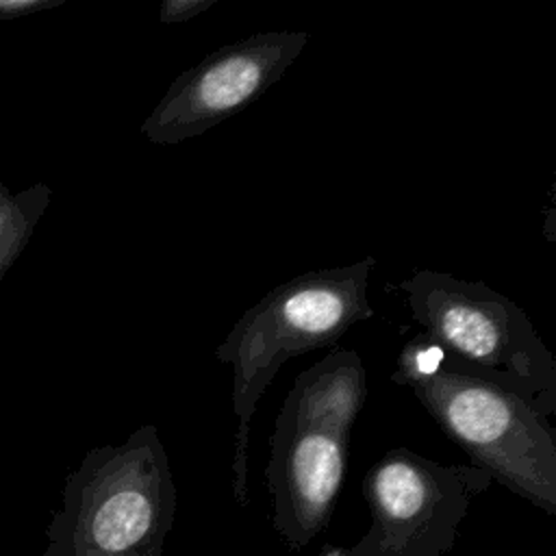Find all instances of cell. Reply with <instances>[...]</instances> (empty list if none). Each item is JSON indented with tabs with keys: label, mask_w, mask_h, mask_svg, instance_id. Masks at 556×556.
Here are the masks:
<instances>
[{
	"label": "cell",
	"mask_w": 556,
	"mask_h": 556,
	"mask_svg": "<svg viewBox=\"0 0 556 556\" xmlns=\"http://www.w3.org/2000/svg\"><path fill=\"white\" fill-rule=\"evenodd\" d=\"M217 0H163L159 7L161 24H180L208 11Z\"/></svg>",
	"instance_id": "9c48e42d"
},
{
	"label": "cell",
	"mask_w": 556,
	"mask_h": 556,
	"mask_svg": "<svg viewBox=\"0 0 556 556\" xmlns=\"http://www.w3.org/2000/svg\"><path fill=\"white\" fill-rule=\"evenodd\" d=\"M374 256L343 267L295 276L250 306L215 348L232 367V410L237 417L232 452V493L248 506L250 421L276 371L293 356L334 345L354 324L374 315L367 300Z\"/></svg>",
	"instance_id": "7a4b0ae2"
},
{
	"label": "cell",
	"mask_w": 556,
	"mask_h": 556,
	"mask_svg": "<svg viewBox=\"0 0 556 556\" xmlns=\"http://www.w3.org/2000/svg\"><path fill=\"white\" fill-rule=\"evenodd\" d=\"M308 39L306 30H269L222 46L174 78L143 119L141 135L174 146L226 122L274 87Z\"/></svg>",
	"instance_id": "52a82bcc"
},
{
	"label": "cell",
	"mask_w": 556,
	"mask_h": 556,
	"mask_svg": "<svg viewBox=\"0 0 556 556\" xmlns=\"http://www.w3.org/2000/svg\"><path fill=\"white\" fill-rule=\"evenodd\" d=\"M176 484L159 428L91 450L67 480L61 556H163Z\"/></svg>",
	"instance_id": "277c9868"
},
{
	"label": "cell",
	"mask_w": 556,
	"mask_h": 556,
	"mask_svg": "<svg viewBox=\"0 0 556 556\" xmlns=\"http://www.w3.org/2000/svg\"><path fill=\"white\" fill-rule=\"evenodd\" d=\"M63 4V0H0V20H17Z\"/></svg>",
	"instance_id": "30bf717a"
},
{
	"label": "cell",
	"mask_w": 556,
	"mask_h": 556,
	"mask_svg": "<svg viewBox=\"0 0 556 556\" xmlns=\"http://www.w3.org/2000/svg\"><path fill=\"white\" fill-rule=\"evenodd\" d=\"M447 369L486 380L545 419L556 413V361L526 311L484 280L419 269L400 282Z\"/></svg>",
	"instance_id": "3957f363"
},
{
	"label": "cell",
	"mask_w": 556,
	"mask_h": 556,
	"mask_svg": "<svg viewBox=\"0 0 556 556\" xmlns=\"http://www.w3.org/2000/svg\"><path fill=\"white\" fill-rule=\"evenodd\" d=\"M391 380L413 389L473 467L556 515V432L543 415L513 393L445 365Z\"/></svg>",
	"instance_id": "5b68a950"
},
{
	"label": "cell",
	"mask_w": 556,
	"mask_h": 556,
	"mask_svg": "<svg viewBox=\"0 0 556 556\" xmlns=\"http://www.w3.org/2000/svg\"><path fill=\"white\" fill-rule=\"evenodd\" d=\"M365 397V365L354 350H334L293 380L265 469L271 523L289 549H304L330 521Z\"/></svg>",
	"instance_id": "6da1fadb"
},
{
	"label": "cell",
	"mask_w": 556,
	"mask_h": 556,
	"mask_svg": "<svg viewBox=\"0 0 556 556\" xmlns=\"http://www.w3.org/2000/svg\"><path fill=\"white\" fill-rule=\"evenodd\" d=\"M473 465H441L406 447L382 454L363 478L371 526L352 547L319 556H443L471 502L491 484Z\"/></svg>",
	"instance_id": "8992f818"
},
{
	"label": "cell",
	"mask_w": 556,
	"mask_h": 556,
	"mask_svg": "<svg viewBox=\"0 0 556 556\" xmlns=\"http://www.w3.org/2000/svg\"><path fill=\"white\" fill-rule=\"evenodd\" d=\"M50 198L52 191L46 182L24 191H11L0 185V280L26 250Z\"/></svg>",
	"instance_id": "ba28073f"
}]
</instances>
